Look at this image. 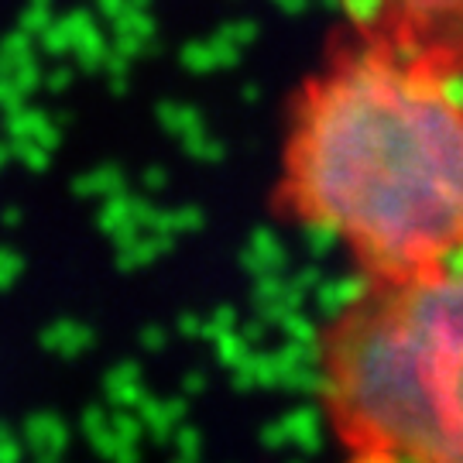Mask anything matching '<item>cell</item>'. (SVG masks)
<instances>
[{
    "label": "cell",
    "mask_w": 463,
    "mask_h": 463,
    "mask_svg": "<svg viewBox=\"0 0 463 463\" xmlns=\"http://www.w3.org/2000/svg\"><path fill=\"white\" fill-rule=\"evenodd\" d=\"M281 203L364 279L463 254V76L364 38L336 52L292 107Z\"/></svg>",
    "instance_id": "obj_1"
},
{
    "label": "cell",
    "mask_w": 463,
    "mask_h": 463,
    "mask_svg": "<svg viewBox=\"0 0 463 463\" xmlns=\"http://www.w3.org/2000/svg\"><path fill=\"white\" fill-rule=\"evenodd\" d=\"M319 402L367 463H463V254L367 285L319 336Z\"/></svg>",
    "instance_id": "obj_2"
},
{
    "label": "cell",
    "mask_w": 463,
    "mask_h": 463,
    "mask_svg": "<svg viewBox=\"0 0 463 463\" xmlns=\"http://www.w3.org/2000/svg\"><path fill=\"white\" fill-rule=\"evenodd\" d=\"M357 38L463 76V0H333Z\"/></svg>",
    "instance_id": "obj_3"
}]
</instances>
